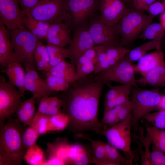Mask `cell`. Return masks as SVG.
<instances>
[{
  "label": "cell",
  "instance_id": "cell-1",
  "mask_svg": "<svg viewBox=\"0 0 165 165\" xmlns=\"http://www.w3.org/2000/svg\"><path fill=\"white\" fill-rule=\"evenodd\" d=\"M94 75L93 73L70 84L69 88L59 96L63 102L62 112L68 119L67 128L76 139L86 132L101 134L104 129L98 115L105 83L94 80Z\"/></svg>",
  "mask_w": 165,
  "mask_h": 165
},
{
  "label": "cell",
  "instance_id": "cell-2",
  "mask_svg": "<svg viewBox=\"0 0 165 165\" xmlns=\"http://www.w3.org/2000/svg\"><path fill=\"white\" fill-rule=\"evenodd\" d=\"M18 119L11 117L0 126V165H21L27 151L21 140L27 127Z\"/></svg>",
  "mask_w": 165,
  "mask_h": 165
},
{
  "label": "cell",
  "instance_id": "cell-3",
  "mask_svg": "<svg viewBox=\"0 0 165 165\" xmlns=\"http://www.w3.org/2000/svg\"><path fill=\"white\" fill-rule=\"evenodd\" d=\"M155 17L144 12L127 8L123 17L116 26L120 36V45L124 46L133 42Z\"/></svg>",
  "mask_w": 165,
  "mask_h": 165
},
{
  "label": "cell",
  "instance_id": "cell-4",
  "mask_svg": "<svg viewBox=\"0 0 165 165\" xmlns=\"http://www.w3.org/2000/svg\"><path fill=\"white\" fill-rule=\"evenodd\" d=\"M131 119L130 112L123 120L108 128L103 130L101 133L106 137L108 143L123 152L130 165H132L133 160L136 159L135 153L131 148Z\"/></svg>",
  "mask_w": 165,
  "mask_h": 165
},
{
  "label": "cell",
  "instance_id": "cell-5",
  "mask_svg": "<svg viewBox=\"0 0 165 165\" xmlns=\"http://www.w3.org/2000/svg\"><path fill=\"white\" fill-rule=\"evenodd\" d=\"M15 57L22 64L36 68L34 52L40 39L25 27L10 31Z\"/></svg>",
  "mask_w": 165,
  "mask_h": 165
},
{
  "label": "cell",
  "instance_id": "cell-6",
  "mask_svg": "<svg viewBox=\"0 0 165 165\" xmlns=\"http://www.w3.org/2000/svg\"><path fill=\"white\" fill-rule=\"evenodd\" d=\"M66 0H41L27 13L50 25L72 20L66 9Z\"/></svg>",
  "mask_w": 165,
  "mask_h": 165
},
{
  "label": "cell",
  "instance_id": "cell-7",
  "mask_svg": "<svg viewBox=\"0 0 165 165\" xmlns=\"http://www.w3.org/2000/svg\"><path fill=\"white\" fill-rule=\"evenodd\" d=\"M162 95L159 89H137L132 92L131 126H136L146 114L158 108Z\"/></svg>",
  "mask_w": 165,
  "mask_h": 165
},
{
  "label": "cell",
  "instance_id": "cell-8",
  "mask_svg": "<svg viewBox=\"0 0 165 165\" xmlns=\"http://www.w3.org/2000/svg\"><path fill=\"white\" fill-rule=\"evenodd\" d=\"M134 66L126 55L110 68L94 75L93 79L105 84L113 81L122 84L134 85L136 80Z\"/></svg>",
  "mask_w": 165,
  "mask_h": 165
},
{
  "label": "cell",
  "instance_id": "cell-9",
  "mask_svg": "<svg viewBox=\"0 0 165 165\" xmlns=\"http://www.w3.org/2000/svg\"><path fill=\"white\" fill-rule=\"evenodd\" d=\"M20 91L9 80L0 76V126L16 113L22 101Z\"/></svg>",
  "mask_w": 165,
  "mask_h": 165
},
{
  "label": "cell",
  "instance_id": "cell-10",
  "mask_svg": "<svg viewBox=\"0 0 165 165\" xmlns=\"http://www.w3.org/2000/svg\"><path fill=\"white\" fill-rule=\"evenodd\" d=\"M100 0H66V7L73 27L87 24L99 10Z\"/></svg>",
  "mask_w": 165,
  "mask_h": 165
},
{
  "label": "cell",
  "instance_id": "cell-11",
  "mask_svg": "<svg viewBox=\"0 0 165 165\" xmlns=\"http://www.w3.org/2000/svg\"><path fill=\"white\" fill-rule=\"evenodd\" d=\"M88 30L95 46L120 45V38L116 26L107 24L99 16L91 19Z\"/></svg>",
  "mask_w": 165,
  "mask_h": 165
},
{
  "label": "cell",
  "instance_id": "cell-12",
  "mask_svg": "<svg viewBox=\"0 0 165 165\" xmlns=\"http://www.w3.org/2000/svg\"><path fill=\"white\" fill-rule=\"evenodd\" d=\"M95 46L87 24L76 27L71 43L67 48L70 63L76 66L80 57L88 50Z\"/></svg>",
  "mask_w": 165,
  "mask_h": 165
},
{
  "label": "cell",
  "instance_id": "cell-13",
  "mask_svg": "<svg viewBox=\"0 0 165 165\" xmlns=\"http://www.w3.org/2000/svg\"><path fill=\"white\" fill-rule=\"evenodd\" d=\"M23 16L17 0H0V22L10 31L24 27Z\"/></svg>",
  "mask_w": 165,
  "mask_h": 165
},
{
  "label": "cell",
  "instance_id": "cell-14",
  "mask_svg": "<svg viewBox=\"0 0 165 165\" xmlns=\"http://www.w3.org/2000/svg\"><path fill=\"white\" fill-rule=\"evenodd\" d=\"M24 86L26 90L31 92L33 97L39 102L41 99L54 93L49 88L45 80L40 77L36 68L26 64Z\"/></svg>",
  "mask_w": 165,
  "mask_h": 165
},
{
  "label": "cell",
  "instance_id": "cell-15",
  "mask_svg": "<svg viewBox=\"0 0 165 165\" xmlns=\"http://www.w3.org/2000/svg\"><path fill=\"white\" fill-rule=\"evenodd\" d=\"M127 8L122 0H100L101 18L106 23L115 26L126 13Z\"/></svg>",
  "mask_w": 165,
  "mask_h": 165
},
{
  "label": "cell",
  "instance_id": "cell-16",
  "mask_svg": "<svg viewBox=\"0 0 165 165\" xmlns=\"http://www.w3.org/2000/svg\"><path fill=\"white\" fill-rule=\"evenodd\" d=\"M73 27L72 20L51 24L45 38L47 43L65 47L71 42V31Z\"/></svg>",
  "mask_w": 165,
  "mask_h": 165
},
{
  "label": "cell",
  "instance_id": "cell-17",
  "mask_svg": "<svg viewBox=\"0 0 165 165\" xmlns=\"http://www.w3.org/2000/svg\"><path fill=\"white\" fill-rule=\"evenodd\" d=\"M16 59L11 41L10 31L0 22V64L5 69Z\"/></svg>",
  "mask_w": 165,
  "mask_h": 165
},
{
  "label": "cell",
  "instance_id": "cell-18",
  "mask_svg": "<svg viewBox=\"0 0 165 165\" xmlns=\"http://www.w3.org/2000/svg\"><path fill=\"white\" fill-rule=\"evenodd\" d=\"M22 63L16 59L11 62L5 69H2L9 80L14 84L20 91L23 97L26 91L24 86L25 72L22 66Z\"/></svg>",
  "mask_w": 165,
  "mask_h": 165
},
{
  "label": "cell",
  "instance_id": "cell-19",
  "mask_svg": "<svg viewBox=\"0 0 165 165\" xmlns=\"http://www.w3.org/2000/svg\"><path fill=\"white\" fill-rule=\"evenodd\" d=\"M165 63L164 55L161 49L147 54L139 60L137 64L134 66L135 72L144 75L155 67Z\"/></svg>",
  "mask_w": 165,
  "mask_h": 165
},
{
  "label": "cell",
  "instance_id": "cell-20",
  "mask_svg": "<svg viewBox=\"0 0 165 165\" xmlns=\"http://www.w3.org/2000/svg\"><path fill=\"white\" fill-rule=\"evenodd\" d=\"M136 82L148 85L156 88L165 86V63L160 64L147 72L136 80Z\"/></svg>",
  "mask_w": 165,
  "mask_h": 165
},
{
  "label": "cell",
  "instance_id": "cell-21",
  "mask_svg": "<svg viewBox=\"0 0 165 165\" xmlns=\"http://www.w3.org/2000/svg\"><path fill=\"white\" fill-rule=\"evenodd\" d=\"M47 147L46 153L48 159L58 158L66 164L70 149L66 138H57L53 143H48Z\"/></svg>",
  "mask_w": 165,
  "mask_h": 165
},
{
  "label": "cell",
  "instance_id": "cell-22",
  "mask_svg": "<svg viewBox=\"0 0 165 165\" xmlns=\"http://www.w3.org/2000/svg\"><path fill=\"white\" fill-rule=\"evenodd\" d=\"M23 25L39 39H45L51 25L33 18L28 13L24 14Z\"/></svg>",
  "mask_w": 165,
  "mask_h": 165
},
{
  "label": "cell",
  "instance_id": "cell-23",
  "mask_svg": "<svg viewBox=\"0 0 165 165\" xmlns=\"http://www.w3.org/2000/svg\"><path fill=\"white\" fill-rule=\"evenodd\" d=\"M75 66L71 63L62 61L48 72L45 76L55 75L64 78L70 84L76 81Z\"/></svg>",
  "mask_w": 165,
  "mask_h": 165
},
{
  "label": "cell",
  "instance_id": "cell-24",
  "mask_svg": "<svg viewBox=\"0 0 165 165\" xmlns=\"http://www.w3.org/2000/svg\"><path fill=\"white\" fill-rule=\"evenodd\" d=\"M87 140L91 144L92 147L91 163L97 165H108L104 142L92 139L87 134L80 135L78 138Z\"/></svg>",
  "mask_w": 165,
  "mask_h": 165
},
{
  "label": "cell",
  "instance_id": "cell-25",
  "mask_svg": "<svg viewBox=\"0 0 165 165\" xmlns=\"http://www.w3.org/2000/svg\"><path fill=\"white\" fill-rule=\"evenodd\" d=\"M163 37L151 40L130 50L127 57L132 61H139L150 50L153 49H161V41Z\"/></svg>",
  "mask_w": 165,
  "mask_h": 165
},
{
  "label": "cell",
  "instance_id": "cell-26",
  "mask_svg": "<svg viewBox=\"0 0 165 165\" xmlns=\"http://www.w3.org/2000/svg\"><path fill=\"white\" fill-rule=\"evenodd\" d=\"M50 60L48 66L52 68L61 62L69 57V52L68 48L59 47L50 43L46 45Z\"/></svg>",
  "mask_w": 165,
  "mask_h": 165
},
{
  "label": "cell",
  "instance_id": "cell-27",
  "mask_svg": "<svg viewBox=\"0 0 165 165\" xmlns=\"http://www.w3.org/2000/svg\"><path fill=\"white\" fill-rule=\"evenodd\" d=\"M24 160L30 165H44L46 160L44 151L36 143L27 151Z\"/></svg>",
  "mask_w": 165,
  "mask_h": 165
},
{
  "label": "cell",
  "instance_id": "cell-28",
  "mask_svg": "<svg viewBox=\"0 0 165 165\" xmlns=\"http://www.w3.org/2000/svg\"><path fill=\"white\" fill-rule=\"evenodd\" d=\"M108 165H130L129 161L121 154L119 150L108 142H104Z\"/></svg>",
  "mask_w": 165,
  "mask_h": 165
},
{
  "label": "cell",
  "instance_id": "cell-29",
  "mask_svg": "<svg viewBox=\"0 0 165 165\" xmlns=\"http://www.w3.org/2000/svg\"><path fill=\"white\" fill-rule=\"evenodd\" d=\"M34 57L37 69L45 71L50 60L46 45L40 41L38 43L34 52Z\"/></svg>",
  "mask_w": 165,
  "mask_h": 165
},
{
  "label": "cell",
  "instance_id": "cell-30",
  "mask_svg": "<svg viewBox=\"0 0 165 165\" xmlns=\"http://www.w3.org/2000/svg\"><path fill=\"white\" fill-rule=\"evenodd\" d=\"M164 29L160 23H151L138 36L137 38L143 39L155 40L163 37L165 34Z\"/></svg>",
  "mask_w": 165,
  "mask_h": 165
},
{
  "label": "cell",
  "instance_id": "cell-31",
  "mask_svg": "<svg viewBox=\"0 0 165 165\" xmlns=\"http://www.w3.org/2000/svg\"><path fill=\"white\" fill-rule=\"evenodd\" d=\"M45 80L50 89L54 93L65 91L70 86V84L64 78L57 76H46Z\"/></svg>",
  "mask_w": 165,
  "mask_h": 165
},
{
  "label": "cell",
  "instance_id": "cell-32",
  "mask_svg": "<svg viewBox=\"0 0 165 165\" xmlns=\"http://www.w3.org/2000/svg\"><path fill=\"white\" fill-rule=\"evenodd\" d=\"M68 119L62 112L49 116V132L62 131L67 128Z\"/></svg>",
  "mask_w": 165,
  "mask_h": 165
},
{
  "label": "cell",
  "instance_id": "cell-33",
  "mask_svg": "<svg viewBox=\"0 0 165 165\" xmlns=\"http://www.w3.org/2000/svg\"><path fill=\"white\" fill-rule=\"evenodd\" d=\"M108 58L118 61L130 50L120 45H104Z\"/></svg>",
  "mask_w": 165,
  "mask_h": 165
},
{
  "label": "cell",
  "instance_id": "cell-34",
  "mask_svg": "<svg viewBox=\"0 0 165 165\" xmlns=\"http://www.w3.org/2000/svg\"><path fill=\"white\" fill-rule=\"evenodd\" d=\"M152 126L157 128L165 130V110H159L152 113L149 112L143 117Z\"/></svg>",
  "mask_w": 165,
  "mask_h": 165
},
{
  "label": "cell",
  "instance_id": "cell-35",
  "mask_svg": "<svg viewBox=\"0 0 165 165\" xmlns=\"http://www.w3.org/2000/svg\"><path fill=\"white\" fill-rule=\"evenodd\" d=\"M39 135L37 132L31 126H28L25 128L22 134L21 140L27 151L36 143Z\"/></svg>",
  "mask_w": 165,
  "mask_h": 165
},
{
  "label": "cell",
  "instance_id": "cell-36",
  "mask_svg": "<svg viewBox=\"0 0 165 165\" xmlns=\"http://www.w3.org/2000/svg\"><path fill=\"white\" fill-rule=\"evenodd\" d=\"M49 116L42 115L34 118L31 125L39 135H43L49 132Z\"/></svg>",
  "mask_w": 165,
  "mask_h": 165
},
{
  "label": "cell",
  "instance_id": "cell-37",
  "mask_svg": "<svg viewBox=\"0 0 165 165\" xmlns=\"http://www.w3.org/2000/svg\"><path fill=\"white\" fill-rule=\"evenodd\" d=\"M63 105L62 100L58 97H49L46 115L50 116L62 112Z\"/></svg>",
  "mask_w": 165,
  "mask_h": 165
},
{
  "label": "cell",
  "instance_id": "cell-38",
  "mask_svg": "<svg viewBox=\"0 0 165 165\" xmlns=\"http://www.w3.org/2000/svg\"><path fill=\"white\" fill-rule=\"evenodd\" d=\"M121 105L116 106L113 108L104 113V115L101 122L103 126L104 124L111 127L118 123L117 112Z\"/></svg>",
  "mask_w": 165,
  "mask_h": 165
},
{
  "label": "cell",
  "instance_id": "cell-39",
  "mask_svg": "<svg viewBox=\"0 0 165 165\" xmlns=\"http://www.w3.org/2000/svg\"><path fill=\"white\" fill-rule=\"evenodd\" d=\"M95 64L94 61H91L76 69V81L93 73L95 70Z\"/></svg>",
  "mask_w": 165,
  "mask_h": 165
},
{
  "label": "cell",
  "instance_id": "cell-40",
  "mask_svg": "<svg viewBox=\"0 0 165 165\" xmlns=\"http://www.w3.org/2000/svg\"><path fill=\"white\" fill-rule=\"evenodd\" d=\"M91 163V156L86 151L73 156L68 160L67 164L86 165Z\"/></svg>",
  "mask_w": 165,
  "mask_h": 165
},
{
  "label": "cell",
  "instance_id": "cell-41",
  "mask_svg": "<svg viewBox=\"0 0 165 165\" xmlns=\"http://www.w3.org/2000/svg\"><path fill=\"white\" fill-rule=\"evenodd\" d=\"M35 98L32 97L22 102L20 106L24 113L32 120L34 117L35 108Z\"/></svg>",
  "mask_w": 165,
  "mask_h": 165
},
{
  "label": "cell",
  "instance_id": "cell-42",
  "mask_svg": "<svg viewBox=\"0 0 165 165\" xmlns=\"http://www.w3.org/2000/svg\"><path fill=\"white\" fill-rule=\"evenodd\" d=\"M150 158L152 165H165V152L153 147Z\"/></svg>",
  "mask_w": 165,
  "mask_h": 165
},
{
  "label": "cell",
  "instance_id": "cell-43",
  "mask_svg": "<svg viewBox=\"0 0 165 165\" xmlns=\"http://www.w3.org/2000/svg\"><path fill=\"white\" fill-rule=\"evenodd\" d=\"M132 86L124 84L123 89L115 99L116 106L122 105L129 99V95Z\"/></svg>",
  "mask_w": 165,
  "mask_h": 165
},
{
  "label": "cell",
  "instance_id": "cell-44",
  "mask_svg": "<svg viewBox=\"0 0 165 165\" xmlns=\"http://www.w3.org/2000/svg\"><path fill=\"white\" fill-rule=\"evenodd\" d=\"M165 11V8L163 2H155L148 8L146 11L148 15L154 17L163 13Z\"/></svg>",
  "mask_w": 165,
  "mask_h": 165
},
{
  "label": "cell",
  "instance_id": "cell-45",
  "mask_svg": "<svg viewBox=\"0 0 165 165\" xmlns=\"http://www.w3.org/2000/svg\"><path fill=\"white\" fill-rule=\"evenodd\" d=\"M132 104L131 100H128L122 105L117 114L118 123L123 120L131 112Z\"/></svg>",
  "mask_w": 165,
  "mask_h": 165
},
{
  "label": "cell",
  "instance_id": "cell-46",
  "mask_svg": "<svg viewBox=\"0 0 165 165\" xmlns=\"http://www.w3.org/2000/svg\"><path fill=\"white\" fill-rule=\"evenodd\" d=\"M118 61L107 58L100 62L95 64V68L93 72L95 75L106 70L115 64Z\"/></svg>",
  "mask_w": 165,
  "mask_h": 165
},
{
  "label": "cell",
  "instance_id": "cell-47",
  "mask_svg": "<svg viewBox=\"0 0 165 165\" xmlns=\"http://www.w3.org/2000/svg\"><path fill=\"white\" fill-rule=\"evenodd\" d=\"M156 0H132V4L134 9L144 12L152 3Z\"/></svg>",
  "mask_w": 165,
  "mask_h": 165
},
{
  "label": "cell",
  "instance_id": "cell-48",
  "mask_svg": "<svg viewBox=\"0 0 165 165\" xmlns=\"http://www.w3.org/2000/svg\"><path fill=\"white\" fill-rule=\"evenodd\" d=\"M49 97L46 96L41 99L39 102L38 110L34 118H37L42 115H46L49 104Z\"/></svg>",
  "mask_w": 165,
  "mask_h": 165
},
{
  "label": "cell",
  "instance_id": "cell-49",
  "mask_svg": "<svg viewBox=\"0 0 165 165\" xmlns=\"http://www.w3.org/2000/svg\"><path fill=\"white\" fill-rule=\"evenodd\" d=\"M41 0H17L24 14L28 13Z\"/></svg>",
  "mask_w": 165,
  "mask_h": 165
},
{
  "label": "cell",
  "instance_id": "cell-50",
  "mask_svg": "<svg viewBox=\"0 0 165 165\" xmlns=\"http://www.w3.org/2000/svg\"><path fill=\"white\" fill-rule=\"evenodd\" d=\"M124 84L111 87L105 96V100L115 99L123 87Z\"/></svg>",
  "mask_w": 165,
  "mask_h": 165
},
{
  "label": "cell",
  "instance_id": "cell-51",
  "mask_svg": "<svg viewBox=\"0 0 165 165\" xmlns=\"http://www.w3.org/2000/svg\"><path fill=\"white\" fill-rule=\"evenodd\" d=\"M86 151L85 148L80 144L70 145V152L67 162L69 158Z\"/></svg>",
  "mask_w": 165,
  "mask_h": 165
},
{
  "label": "cell",
  "instance_id": "cell-52",
  "mask_svg": "<svg viewBox=\"0 0 165 165\" xmlns=\"http://www.w3.org/2000/svg\"><path fill=\"white\" fill-rule=\"evenodd\" d=\"M149 137L153 143V147L157 149L165 152V139L150 136Z\"/></svg>",
  "mask_w": 165,
  "mask_h": 165
},
{
  "label": "cell",
  "instance_id": "cell-53",
  "mask_svg": "<svg viewBox=\"0 0 165 165\" xmlns=\"http://www.w3.org/2000/svg\"><path fill=\"white\" fill-rule=\"evenodd\" d=\"M64 162L62 160L58 158L48 159L46 160L44 165H65Z\"/></svg>",
  "mask_w": 165,
  "mask_h": 165
},
{
  "label": "cell",
  "instance_id": "cell-54",
  "mask_svg": "<svg viewBox=\"0 0 165 165\" xmlns=\"http://www.w3.org/2000/svg\"><path fill=\"white\" fill-rule=\"evenodd\" d=\"M116 106L115 99L105 100L104 113L111 110Z\"/></svg>",
  "mask_w": 165,
  "mask_h": 165
},
{
  "label": "cell",
  "instance_id": "cell-55",
  "mask_svg": "<svg viewBox=\"0 0 165 165\" xmlns=\"http://www.w3.org/2000/svg\"><path fill=\"white\" fill-rule=\"evenodd\" d=\"M158 108L160 110H165V95H162Z\"/></svg>",
  "mask_w": 165,
  "mask_h": 165
},
{
  "label": "cell",
  "instance_id": "cell-56",
  "mask_svg": "<svg viewBox=\"0 0 165 165\" xmlns=\"http://www.w3.org/2000/svg\"><path fill=\"white\" fill-rule=\"evenodd\" d=\"M160 20V24L163 28L165 29V11L161 14Z\"/></svg>",
  "mask_w": 165,
  "mask_h": 165
},
{
  "label": "cell",
  "instance_id": "cell-57",
  "mask_svg": "<svg viewBox=\"0 0 165 165\" xmlns=\"http://www.w3.org/2000/svg\"><path fill=\"white\" fill-rule=\"evenodd\" d=\"M126 4L132 3V0H122Z\"/></svg>",
  "mask_w": 165,
  "mask_h": 165
},
{
  "label": "cell",
  "instance_id": "cell-58",
  "mask_svg": "<svg viewBox=\"0 0 165 165\" xmlns=\"http://www.w3.org/2000/svg\"><path fill=\"white\" fill-rule=\"evenodd\" d=\"M163 4L165 8V0H163Z\"/></svg>",
  "mask_w": 165,
  "mask_h": 165
}]
</instances>
